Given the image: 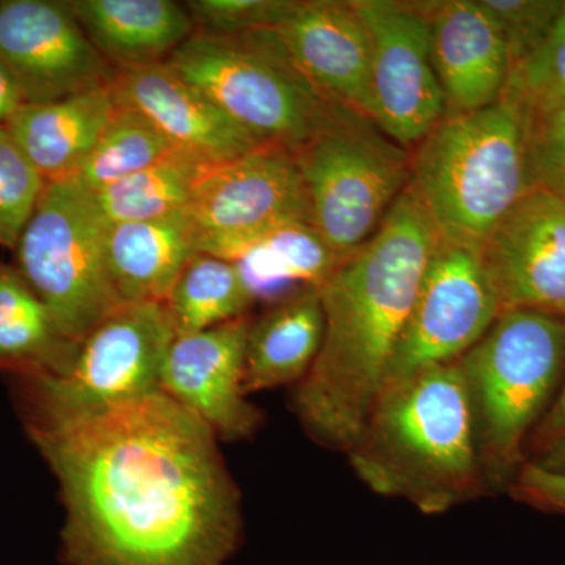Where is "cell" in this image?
Wrapping results in <instances>:
<instances>
[{"label": "cell", "instance_id": "obj_1", "mask_svg": "<svg viewBox=\"0 0 565 565\" xmlns=\"http://www.w3.org/2000/svg\"><path fill=\"white\" fill-rule=\"evenodd\" d=\"M61 490L65 565H226L243 505L218 438L162 392L28 424Z\"/></svg>", "mask_w": 565, "mask_h": 565}, {"label": "cell", "instance_id": "obj_2", "mask_svg": "<svg viewBox=\"0 0 565 565\" xmlns=\"http://www.w3.org/2000/svg\"><path fill=\"white\" fill-rule=\"evenodd\" d=\"M438 243L437 230L407 188L377 232L318 289L321 351L296 385L292 407L319 445L345 452L362 433Z\"/></svg>", "mask_w": 565, "mask_h": 565}, {"label": "cell", "instance_id": "obj_3", "mask_svg": "<svg viewBox=\"0 0 565 565\" xmlns=\"http://www.w3.org/2000/svg\"><path fill=\"white\" fill-rule=\"evenodd\" d=\"M348 456L374 493L423 514H444L489 492L459 360L388 382Z\"/></svg>", "mask_w": 565, "mask_h": 565}, {"label": "cell", "instance_id": "obj_4", "mask_svg": "<svg viewBox=\"0 0 565 565\" xmlns=\"http://www.w3.org/2000/svg\"><path fill=\"white\" fill-rule=\"evenodd\" d=\"M411 152L408 188L449 243L482 247L534 188L525 115L504 98L444 118Z\"/></svg>", "mask_w": 565, "mask_h": 565}, {"label": "cell", "instance_id": "obj_5", "mask_svg": "<svg viewBox=\"0 0 565 565\" xmlns=\"http://www.w3.org/2000/svg\"><path fill=\"white\" fill-rule=\"evenodd\" d=\"M487 489H508L565 377V318L508 310L462 359Z\"/></svg>", "mask_w": 565, "mask_h": 565}, {"label": "cell", "instance_id": "obj_6", "mask_svg": "<svg viewBox=\"0 0 565 565\" xmlns=\"http://www.w3.org/2000/svg\"><path fill=\"white\" fill-rule=\"evenodd\" d=\"M167 65L256 140L291 152L322 128L337 106L305 79L275 31L195 33Z\"/></svg>", "mask_w": 565, "mask_h": 565}, {"label": "cell", "instance_id": "obj_7", "mask_svg": "<svg viewBox=\"0 0 565 565\" xmlns=\"http://www.w3.org/2000/svg\"><path fill=\"white\" fill-rule=\"evenodd\" d=\"M294 156L311 225L341 262L377 232L411 184V150L341 106Z\"/></svg>", "mask_w": 565, "mask_h": 565}, {"label": "cell", "instance_id": "obj_8", "mask_svg": "<svg viewBox=\"0 0 565 565\" xmlns=\"http://www.w3.org/2000/svg\"><path fill=\"white\" fill-rule=\"evenodd\" d=\"M107 226L76 181L47 182L14 248L18 273L77 345L121 305L107 267Z\"/></svg>", "mask_w": 565, "mask_h": 565}, {"label": "cell", "instance_id": "obj_9", "mask_svg": "<svg viewBox=\"0 0 565 565\" xmlns=\"http://www.w3.org/2000/svg\"><path fill=\"white\" fill-rule=\"evenodd\" d=\"M174 338L163 303L120 305L82 340L65 373L14 379L25 426L68 422L161 392Z\"/></svg>", "mask_w": 565, "mask_h": 565}, {"label": "cell", "instance_id": "obj_10", "mask_svg": "<svg viewBox=\"0 0 565 565\" xmlns=\"http://www.w3.org/2000/svg\"><path fill=\"white\" fill-rule=\"evenodd\" d=\"M500 315L482 247L440 237L394 352L386 384L423 367L462 359Z\"/></svg>", "mask_w": 565, "mask_h": 565}, {"label": "cell", "instance_id": "obj_11", "mask_svg": "<svg viewBox=\"0 0 565 565\" xmlns=\"http://www.w3.org/2000/svg\"><path fill=\"white\" fill-rule=\"evenodd\" d=\"M373 44L374 122L414 150L445 118V99L430 54L426 20L415 2L353 0Z\"/></svg>", "mask_w": 565, "mask_h": 565}, {"label": "cell", "instance_id": "obj_12", "mask_svg": "<svg viewBox=\"0 0 565 565\" xmlns=\"http://www.w3.org/2000/svg\"><path fill=\"white\" fill-rule=\"evenodd\" d=\"M0 61L25 104L106 87L115 74L61 0H0Z\"/></svg>", "mask_w": 565, "mask_h": 565}, {"label": "cell", "instance_id": "obj_13", "mask_svg": "<svg viewBox=\"0 0 565 565\" xmlns=\"http://www.w3.org/2000/svg\"><path fill=\"white\" fill-rule=\"evenodd\" d=\"M188 214L199 241L248 237L285 223H311L296 156L274 145L210 163L196 182Z\"/></svg>", "mask_w": 565, "mask_h": 565}, {"label": "cell", "instance_id": "obj_14", "mask_svg": "<svg viewBox=\"0 0 565 565\" xmlns=\"http://www.w3.org/2000/svg\"><path fill=\"white\" fill-rule=\"evenodd\" d=\"M501 313L565 318V196L534 185L482 245Z\"/></svg>", "mask_w": 565, "mask_h": 565}, {"label": "cell", "instance_id": "obj_15", "mask_svg": "<svg viewBox=\"0 0 565 565\" xmlns=\"http://www.w3.org/2000/svg\"><path fill=\"white\" fill-rule=\"evenodd\" d=\"M250 316L181 334L167 351L161 392L206 424L222 441L250 438L263 415L244 392Z\"/></svg>", "mask_w": 565, "mask_h": 565}, {"label": "cell", "instance_id": "obj_16", "mask_svg": "<svg viewBox=\"0 0 565 565\" xmlns=\"http://www.w3.org/2000/svg\"><path fill=\"white\" fill-rule=\"evenodd\" d=\"M275 32L323 99L374 121L373 44L353 0H296Z\"/></svg>", "mask_w": 565, "mask_h": 565}, {"label": "cell", "instance_id": "obj_17", "mask_svg": "<svg viewBox=\"0 0 565 565\" xmlns=\"http://www.w3.org/2000/svg\"><path fill=\"white\" fill-rule=\"evenodd\" d=\"M415 6L429 28L445 118L500 102L511 63L497 25L478 0H427Z\"/></svg>", "mask_w": 565, "mask_h": 565}, {"label": "cell", "instance_id": "obj_18", "mask_svg": "<svg viewBox=\"0 0 565 565\" xmlns=\"http://www.w3.org/2000/svg\"><path fill=\"white\" fill-rule=\"evenodd\" d=\"M110 90L118 106L139 111L174 148L204 162L230 161L264 147L167 63L115 70Z\"/></svg>", "mask_w": 565, "mask_h": 565}, {"label": "cell", "instance_id": "obj_19", "mask_svg": "<svg viewBox=\"0 0 565 565\" xmlns=\"http://www.w3.org/2000/svg\"><path fill=\"white\" fill-rule=\"evenodd\" d=\"M199 250L233 263L255 302L275 303L319 288L341 259L311 223L294 222L234 239H203Z\"/></svg>", "mask_w": 565, "mask_h": 565}, {"label": "cell", "instance_id": "obj_20", "mask_svg": "<svg viewBox=\"0 0 565 565\" xmlns=\"http://www.w3.org/2000/svg\"><path fill=\"white\" fill-rule=\"evenodd\" d=\"M68 6L114 70L162 65L195 35L184 3L173 0H68Z\"/></svg>", "mask_w": 565, "mask_h": 565}, {"label": "cell", "instance_id": "obj_21", "mask_svg": "<svg viewBox=\"0 0 565 565\" xmlns=\"http://www.w3.org/2000/svg\"><path fill=\"white\" fill-rule=\"evenodd\" d=\"M110 85L46 104H24L6 122L46 182L73 180L114 117Z\"/></svg>", "mask_w": 565, "mask_h": 565}, {"label": "cell", "instance_id": "obj_22", "mask_svg": "<svg viewBox=\"0 0 565 565\" xmlns=\"http://www.w3.org/2000/svg\"><path fill=\"white\" fill-rule=\"evenodd\" d=\"M196 252L199 232L188 211L107 226V267L121 305L163 303Z\"/></svg>", "mask_w": 565, "mask_h": 565}, {"label": "cell", "instance_id": "obj_23", "mask_svg": "<svg viewBox=\"0 0 565 565\" xmlns=\"http://www.w3.org/2000/svg\"><path fill=\"white\" fill-rule=\"evenodd\" d=\"M322 338L323 311L316 289L270 303L248 329L245 394L299 385L318 359Z\"/></svg>", "mask_w": 565, "mask_h": 565}, {"label": "cell", "instance_id": "obj_24", "mask_svg": "<svg viewBox=\"0 0 565 565\" xmlns=\"http://www.w3.org/2000/svg\"><path fill=\"white\" fill-rule=\"evenodd\" d=\"M77 348L17 267L0 263V371L13 379L58 375Z\"/></svg>", "mask_w": 565, "mask_h": 565}, {"label": "cell", "instance_id": "obj_25", "mask_svg": "<svg viewBox=\"0 0 565 565\" xmlns=\"http://www.w3.org/2000/svg\"><path fill=\"white\" fill-rule=\"evenodd\" d=\"M233 263L196 252L163 300L177 337L248 316L255 305Z\"/></svg>", "mask_w": 565, "mask_h": 565}, {"label": "cell", "instance_id": "obj_26", "mask_svg": "<svg viewBox=\"0 0 565 565\" xmlns=\"http://www.w3.org/2000/svg\"><path fill=\"white\" fill-rule=\"evenodd\" d=\"M207 166L202 159L177 150L92 195L109 225L154 221L188 211L196 182Z\"/></svg>", "mask_w": 565, "mask_h": 565}, {"label": "cell", "instance_id": "obj_27", "mask_svg": "<svg viewBox=\"0 0 565 565\" xmlns=\"http://www.w3.org/2000/svg\"><path fill=\"white\" fill-rule=\"evenodd\" d=\"M177 150L143 115L118 106L73 180L85 191L96 193L154 166Z\"/></svg>", "mask_w": 565, "mask_h": 565}, {"label": "cell", "instance_id": "obj_28", "mask_svg": "<svg viewBox=\"0 0 565 565\" xmlns=\"http://www.w3.org/2000/svg\"><path fill=\"white\" fill-rule=\"evenodd\" d=\"M501 98L515 104L525 118L565 104V3L545 43L511 71Z\"/></svg>", "mask_w": 565, "mask_h": 565}, {"label": "cell", "instance_id": "obj_29", "mask_svg": "<svg viewBox=\"0 0 565 565\" xmlns=\"http://www.w3.org/2000/svg\"><path fill=\"white\" fill-rule=\"evenodd\" d=\"M47 182L0 125V247L17 248Z\"/></svg>", "mask_w": 565, "mask_h": 565}, {"label": "cell", "instance_id": "obj_30", "mask_svg": "<svg viewBox=\"0 0 565 565\" xmlns=\"http://www.w3.org/2000/svg\"><path fill=\"white\" fill-rule=\"evenodd\" d=\"M497 25L508 50L511 71L530 58L555 28L561 0H478Z\"/></svg>", "mask_w": 565, "mask_h": 565}, {"label": "cell", "instance_id": "obj_31", "mask_svg": "<svg viewBox=\"0 0 565 565\" xmlns=\"http://www.w3.org/2000/svg\"><path fill=\"white\" fill-rule=\"evenodd\" d=\"M296 0H189L195 33L234 36L275 31L292 10Z\"/></svg>", "mask_w": 565, "mask_h": 565}, {"label": "cell", "instance_id": "obj_32", "mask_svg": "<svg viewBox=\"0 0 565 565\" xmlns=\"http://www.w3.org/2000/svg\"><path fill=\"white\" fill-rule=\"evenodd\" d=\"M526 136L534 185L565 196V104L526 118Z\"/></svg>", "mask_w": 565, "mask_h": 565}, {"label": "cell", "instance_id": "obj_33", "mask_svg": "<svg viewBox=\"0 0 565 565\" xmlns=\"http://www.w3.org/2000/svg\"><path fill=\"white\" fill-rule=\"evenodd\" d=\"M508 492L520 503L565 515V473L546 470L534 460H526L520 468Z\"/></svg>", "mask_w": 565, "mask_h": 565}, {"label": "cell", "instance_id": "obj_34", "mask_svg": "<svg viewBox=\"0 0 565 565\" xmlns=\"http://www.w3.org/2000/svg\"><path fill=\"white\" fill-rule=\"evenodd\" d=\"M563 437H565V377L552 407L531 435V448L534 449L535 455L541 456Z\"/></svg>", "mask_w": 565, "mask_h": 565}, {"label": "cell", "instance_id": "obj_35", "mask_svg": "<svg viewBox=\"0 0 565 565\" xmlns=\"http://www.w3.org/2000/svg\"><path fill=\"white\" fill-rule=\"evenodd\" d=\"M24 104L20 85L0 61V125H6Z\"/></svg>", "mask_w": 565, "mask_h": 565}, {"label": "cell", "instance_id": "obj_36", "mask_svg": "<svg viewBox=\"0 0 565 565\" xmlns=\"http://www.w3.org/2000/svg\"><path fill=\"white\" fill-rule=\"evenodd\" d=\"M535 463L546 468V470L559 471L565 473V437L556 441L552 448L546 449L541 456L535 457Z\"/></svg>", "mask_w": 565, "mask_h": 565}]
</instances>
